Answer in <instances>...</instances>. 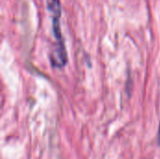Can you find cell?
Returning a JSON list of instances; mask_svg holds the SVG:
<instances>
[{"instance_id": "6da1fadb", "label": "cell", "mask_w": 160, "mask_h": 159, "mask_svg": "<svg viewBox=\"0 0 160 159\" xmlns=\"http://www.w3.org/2000/svg\"><path fill=\"white\" fill-rule=\"evenodd\" d=\"M46 7L52 16V33L55 38L54 49L51 54L52 66L55 67H63L68 62V53L60 24V18L62 14L61 2L60 0H46Z\"/></svg>"}]
</instances>
